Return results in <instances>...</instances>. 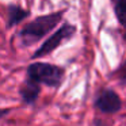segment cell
<instances>
[{
  "label": "cell",
  "instance_id": "cell-1",
  "mask_svg": "<svg viewBox=\"0 0 126 126\" xmlns=\"http://www.w3.org/2000/svg\"><path fill=\"white\" fill-rule=\"evenodd\" d=\"M64 12L65 11H57L46 15H39L34 20L25 25L23 29L19 31V34H18L20 38L22 46L27 47L37 44L38 41H41L45 35H47L61 22Z\"/></svg>",
  "mask_w": 126,
  "mask_h": 126
},
{
  "label": "cell",
  "instance_id": "cell-2",
  "mask_svg": "<svg viewBox=\"0 0 126 126\" xmlns=\"http://www.w3.org/2000/svg\"><path fill=\"white\" fill-rule=\"evenodd\" d=\"M27 77L38 81L39 84L57 88L61 85L65 77L64 68L49 63H31L26 69Z\"/></svg>",
  "mask_w": 126,
  "mask_h": 126
},
{
  "label": "cell",
  "instance_id": "cell-3",
  "mask_svg": "<svg viewBox=\"0 0 126 126\" xmlns=\"http://www.w3.org/2000/svg\"><path fill=\"white\" fill-rule=\"evenodd\" d=\"M75 33H76V26L69 25V23L63 25L53 35H50L49 38H47L46 41L34 52V54L31 56V60H37V58H39V57H44V56L50 54V53H52L53 50L57 49L63 42L71 39L72 37L75 35Z\"/></svg>",
  "mask_w": 126,
  "mask_h": 126
},
{
  "label": "cell",
  "instance_id": "cell-4",
  "mask_svg": "<svg viewBox=\"0 0 126 126\" xmlns=\"http://www.w3.org/2000/svg\"><path fill=\"white\" fill-rule=\"evenodd\" d=\"M95 107L103 114H114L122 109V102L117 92L112 90H102L95 98Z\"/></svg>",
  "mask_w": 126,
  "mask_h": 126
},
{
  "label": "cell",
  "instance_id": "cell-5",
  "mask_svg": "<svg viewBox=\"0 0 126 126\" xmlns=\"http://www.w3.org/2000/svg\"><path fill=\"white\" fill-rule=\"evenodd\" d=\"M39 94H41V84L30 77H26V80L19 87V95L25 104H34Z\"/></svg>",
  "mask_w": 126,
  "mask_h": 126
},
{
  "label": "cell",
  "instance_id": "cell-6",
  "mask_svg": "<svg viewBox=\"0 0 126 126\" xmlns=\"http://www.w3.org/2000/svg\"><path fill=\"white\" fill-rule=\"evenodd\" d=\"M29 15H30L29 10H25L20 6H16V4H10L7 7V29H12L15 26H18Z\"/></svg>",
  "mask_w": 126,
  "mask_h": 126
},
{
  "label": "cell",
  "instance_id": "cell-7",
  "mask_svg": "<svg viewBox=\"0 0 126 126\" xmlns=\"http://www.w3.org/2000/svg\"><path fill=\"white\" fill-rule=\"evenodd\" d=\"M111 1L114 4V11L119 23L126 27V0H111Z\"/></svg>",
  "mask_w": 126,
  "mask_h": 126
},
{
  "label": "cell",
  "instance_id": "cell-8",
  "mask_svg": "<svg viewBox=\"0 0 126 126\" xmlns=\"http://www.w3.org/2000/svg\"><path fill=\"white\" fill-rule=\"evenodd\" d=\"M115 76L122 84H126V60L121 64V66L115 71Z\"/></svg>",
  "mask_w": 126,
  "mask_h": 126
},
{
  "label": "cell",
  "instance_id": "cell-9",
  "mask_svg": "<svg viewBox=\"0 0 126 126\" xmlns=\"http://www.w3.org/2000/svg\"><path fill=\"white\" fill-rule=\"evenodd\" d=\"M10 110L8 109H0V118H4L6 115H8Z\"/></svg>",
  "mask_w": 126,
  "mask_h": 126
},
{
  "label": "cell",
  "instance_id": "cell-10",
  "mask_svg": "<svg viewBox=\"0 0 126 126\" xmlns=\"http://www.w3.org/2000/svg\"><path fill=\"white\" fill-rule=\"evenodd\" d=\"M125 38H126V34H125Z\"/></svg>",
  "mask_w": 126,
  "mask_h": 126
}]
</instances>
